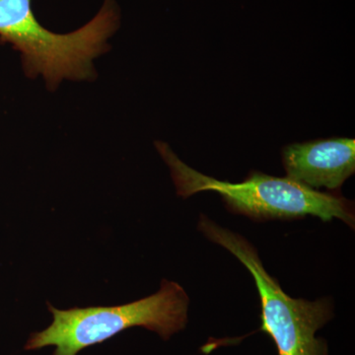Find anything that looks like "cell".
Returning a JSON list of instances; mask_svg holds the SVG:
<instances>
[{
	"label": "cell",
	"mask_w": 355,
	"mask_h": 355,
	"mask_svg": "<svg viewBox=\"0 0 355 355\" xmlns=\"http://www.w3.org/2000/svg\"><path fill=\"white\" fill-rule=\"evenodd\" d=\"M120 15L114 0H105L90 22L69 34L44 28L32 9V0H0V44L19 51L26 76L42 74L53 91L64 79L92 80V60L110 50L107 40L116 32Z\"/></svg>",
	"instance_id": "cell-1"
},
{
	"label": "cell",
	"mask_w": 355,
	"mask_h": 355,
	"mask_svg": "<svg viewBox=\"0 0 355 355\" xmlns=\"http://www.w3.org/2000/svg\"><path fill=\"white\" fill-rule=\"evenodd\" d=\"M189 302L183 287L165 279L153 295L125 305L58 310L48 302L53 323L46 330L33 333L25 349L53 345V355H77L132 327L155 331L167 340L186 327Z\"/></svg>",
	"instance_id": "cell-3"
},
{
	"label": "cell",
	"mask_w": 355,
	"mask_h": 355,
	"mask_svg": "<svg viewBox=\"0 0 355 355\" xmlns=\"http://www.w3.org/2000/svg\"><path fill=\"white\" fill-rule=\"evenodd\" d=\"M155 146L169 166L180 197L216 191L231 211L258 220L312 216L323 221L340 219L354 227V205L342 196L313 190L287 177L257 171L250 173L241 183L219 181L187 165L165 142L156 141Z\"/></svg>",
	"instance_id": "cell-2"
},
{
	"label": "cell",
	"mask_w": 355,
	"mask_h": 355,
	"mask_svg": "<svg viewBox=\"0 0 355 355\" xmlns=\"http://www.w3.org/2000/svg\"><path fill=\"white\" fill-rule=\"evenodd\" d=\"M198 229L251 272L261 299V330L272 336L279 355H327L326 343L316 338V333L333 317L330 301L291 298L268 275L258 252L243 236L205 216H200Z\"/></svg>",
	"instance_id": "cell-4"
},
{
	"label": "cell",
	"mask_w": 355,
	"mask_h": 355,
	"mask_svg": "<svg viewBox=\"0 0 355 355\" xmlns=\"http://www.w3.org/2000/svg\"><path fill=\"white\" fill-rule=\"evenodd\" d=\"M286 177L308 188L338 190L355 171V140L345 137L289 144L282 150Z\"/></svg>",
	"instance_id": "cell-5"
}]
</instances>
